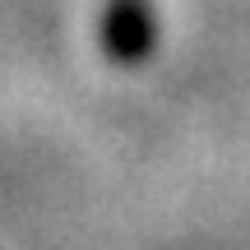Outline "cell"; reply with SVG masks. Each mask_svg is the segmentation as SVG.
<instances>
[{"label":"cell","mask_w":250,"mask_h":250,"mask_svg":"<svg viewBox=\"0 0 250 250\" xmlns=\"http://www.w3.org/2000/svg\"><path fill=\"white\" fill-rule=\"evenodd\" d=\"M98 46L116 65H144L158 46V9L148 0H107L98 19Z\"/></svg>","instance_id":"cell-1"}]
</instances>
